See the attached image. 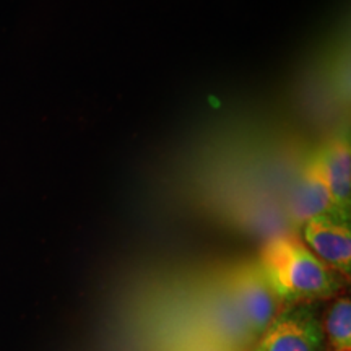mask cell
Listing matches in <instances>:
<instances>
[{"label": "cell", "instance_id": "obj_1", "mask_svg": "<svg viewBox=\"0 0 351 351\" xmlns=\"http://www.w3.org/2000/svg\"><path fill=\"white\" fill-rule=\"evenodd\" d=\"M261 263L271 289L288 304H311L337 296L345 276L330 269L298 238H276L263 249Z\"/></svg>", "mask_w": 351, "mask_h": 351}, {"label": "cell", "instance_id": "obj_4", "mask_svg": "<svg viewBox=\"0 0 351 351\" xmlns=\"http://www.w3.org/2000/svg\"><path fill=\"white\" fill-rule=\"evenodd\" d=\"M304 244L324 263L341 275L351 270V231L348 221L317 217L304 223Z\"/></svg>", "mask_w": 351, "mask_h": 351}, {"label": "cell", "instance_id": "obj_3", "mask_svg": "<svg viewBox=\"0 0 351 351\" xmlns=\"http://www.w3.org/2000/svg\"><path fill=\"white\" fill-rule=\"evenodd\" d=\"M228 288L249 332L254 340H257L283 307L269 280L265 278L261 263H247L239 267L231 275Z\"/></svg>", "mask_w": 351, "mask_h": 351}, {"label": "cell", "instance_id": "obj_7", "mask_svg": "<svg viewBox=\"0 0 351 351\" xmlns=\"http://www.w3.org/2000/svg\"><path fill=\"white\" fill-rule=\"evenodd\" d=\"M326 351H351V301L340 298L328 307L322 322Z\"/></svg>", "mask_w": 351, "mask_h": 351}, {"label": "cell", "instance_id": "obj_2", "mask_svg": "<svg viewBox=\"0 0 351 351\" xmlns=\"http://www.w3.org/2000/svg\"><path fill=\"white\" fill-rule=\"evenodd\" d=\"M249 351H326L322 322L311 304L283 306Z\"/></svg>", "mask_w": 351, "mask_h": 351}, {"label": "cell", "instance_id": "obj_5", "mask_svg": "<svg viewBox=\"0 0 351 351\" xmlns=\"http://www.w3.org/2000/svg\"><path fill=\"white\" fill-rule=\"evenodd\" d=\"M289 207L298 221L306 223L317 217H333L341 221H348V215L341 213L333 204L328 187L315 166L307 169L304 178L296 184Z\"/></svg>", "mask_w": 351, "mask_h": 351}, {"label": "cell", "instance_id": "obj_6", "mask_svg": "<svg viewBox=\"0 0 351 351\" xmlns=\"http://www.w3.org/2000/svg\"><path fill=\"white\" fill-rule=\"evenodd\" d=\"M328 187L333 204L341 213L348 215L351 195V153L348 143L328 145L314 165Z\"/></svg>", "mask_w": 351, "mask_h": 351}, {"label": "cell", "instance_id": "obj_8", "mask_svg": "<svg viewBox=\"0 0 351 351\" xmlns=\"http://www.w3.org/2000/svg\"><path fill=\"white\" fill-rule=\"evenodd\" d=\"M189 351H236V350H231V348H226V346H221L218 343H213V341H205L204 345H200L199 348H194V350H189Z\"/></svg>", "mask_w": 351, "mask_h": 351}]
</instances>
